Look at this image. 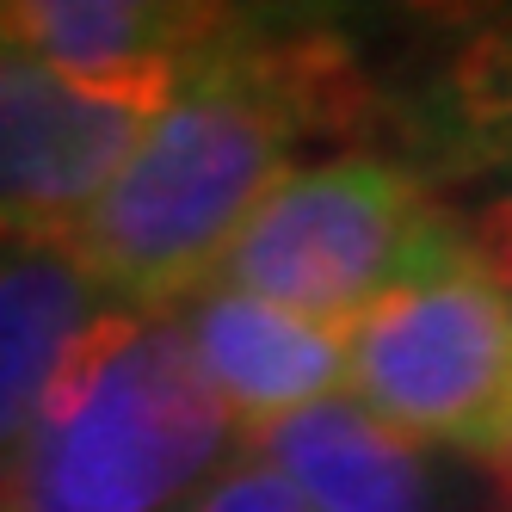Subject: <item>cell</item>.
Here are the masks:
<instances>
[{
    "label": "cell",
    "instance_id": "11",
    "mask_svg": "<svg viewBox=\"0 0 512 512\" xmlns=\"http://www.w3.org/2000/svg\"><path fill=\"white\" fill-rule=\"evenodd\" d=\"M192 512H309V506H303V494L290 488L266 457H235L192 500Z\"/></svg>",
    "mask_w": 512,
    "mask_h": 512
},
{
    "label": "cell",
    "instance_id": "4",
    "mask_svg": "<svg viewBox=\"0 0 512 512\" xmlns=\"http://www.w3.org/2000/svg\"><path fill=\"white\" fill-rule=\"evenodd\" d=\"M346 383L414 445L488 463L512 506V309L482 260L364 315L346 334Z\"/></svg>",
    "mask_w": 512,
    "mask_h": 512
},
{
    "label": "cell",
    "instance_id": "2",
    "mask_svg": "<svg viewBox=\"0 0 512 512\" xmlns=\"http://www.w3.org/2000/svg\"><path fill=\"white\" fill-rule=\"evenodd\" d=\"M235 445L241 426L198 371L186 327L112 309L0 469V512H192Z\"/></svg>",
    "mask_w": 512,
    "mask_h": 512
},
{
    "label": "cell",
    "instance_id": "6",
    "mask_svg": "<svg viewBox=\"0 0 512 512\" xmlns=\"http://www.w3.org/2000/svg\"><path fill=\"white\" fill-rule=\"evenodd\" d=\"M383 99V142L420 179H512V7L414 13Z\"/></svg>",
    "mask_w": 512,
    "mask_h": 512
},
{
    "label": "cell",
    "instance_id": "8",
    "mask_svg": "<svg viewBox=\"0 0 512 512\" xmlns=\"http://www.w3.org/2000/svg\"><path fill=\"white\" fill-rule=\"evenodd\" d=\"M179 327L198 352V371L223 395L235 426L253 438L315 408V401H334L346 383V334L315 327L290 309H272L247 290L210 284L179 315Z\"/></svg>",
    "mask_w": 512,
    "mask_h": 512
},
{
    "label": "cell",
    "instance_id": "3",
    "mask_svg": "<svg viewBox=\"0 0 512 512\" xmlns=\"http://www.w3.org/2000/svg\"><path fill=\"white\" fill-rule=\"evenodd\" d=\"M469 260V216L445 210L432 179L383 149H340L297 167L253 210L216 284L352 334L389 297Z\"/></svg>",
    "mask_w": 512,
    "mask_h": 512
},
{
    "label": "cell",
    "instance_id": "12",
    "mask_svg": "<svg viewBox=\"0 0 512 512\" xmlns=\"http://www.w3.org/2000/svg\"><path fill=\"white\" fill-rule=\"evenodd\" d=\"M469 241H475V260L494 278V290L512 309V186L494 192L482 210H469Z\"/></svg>",
    "mask_w": 512,
    "mask_h": 512
},
{
    "label": "cell",
    "instance_id": "10",
    "mask_svg": "<svg viewBox=\"0 0 512 512\" xmlns=\"http://www.w3.org/2000/svg\"><path fill=\"white\" fill-rule=\"evenodd\" d=\"M260 457L303 494L309 512H432L438 482L408 432L383 426L364 401L334 395L253 438Z\"/></svg>",
    "mask_w": 512,
    "mask_h": 512
},
{
    "label": "cell",
    "instance_id": "5",
    "mask_svg": "<svg viewBox=\"0 0 512 512\" xmlns=\"http://www.w3.org/2000/svg\"><path fill=\"white\" fill-rule=\"evenodd\" d=\"M161 105L118 99L0 44V247H62Z\"/></svg>",
    "mask_w": 512,
    "mask_h": 512
},
{
    "label": "cell",
    "instance_id": "1",
    "mask_svg": "<svg viewBox=\"0 0 512 512\" xmlns=\"http://www.w3.org/2000/svg\"><path fill=\"white\" fill-rule=\"evenodd\" d=\"M383 118V75L334 19L229 7L62 253L112 309L167 315L216 284L297 149H371Z\"/></svg>",
    "mask_w": 512,
    "mask_h": 512
},
{
    "label": "cell",
    "instance_id": "9",
    "mask_svg": "<svg viewBox=\"0 0 512 512\" xmlns=\"http://www.w3.org/2000/svg\"><path fill=\"white\" fill-rule=\"evenodd\" d=\"M105 315L112 303L62 247H0V469L38 432Z\"/></svg>",
    "mask_w": 512,
    "mask_h": 512
},
{
    "label": "cell",
    "instance_id": "7",
    "mask_svg": "<svg viewBox=\"0 0 512 512\" xmlns=\"http://www.w3.org/2000/svg\"><path fill=\"white\" fill-rule=\"evenodd\" d=\"M223 19L229 7H186V0H7L0 44L81 87L167 105Z\"/></svg>",
    "mask_w": 512,
    "mask_h": 512
}]
</instances>
